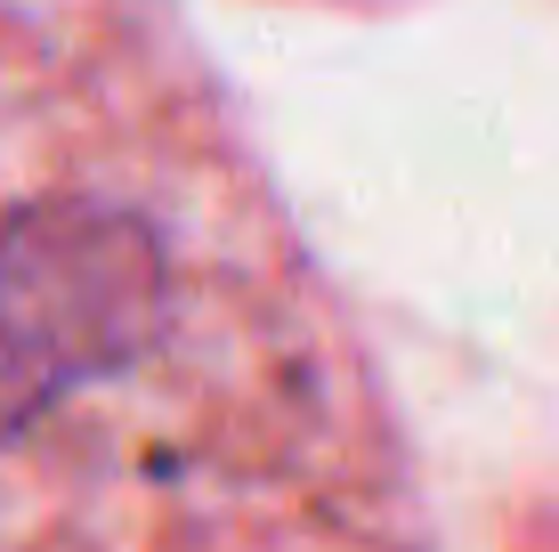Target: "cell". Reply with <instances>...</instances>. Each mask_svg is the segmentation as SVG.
<instances>
[{"instance_id": "cell-1", "label": "cell", "mask_w": 559, "mask_h": 552, "mask_svg": "<svg viewBox=\"0 0 559 552\" xmlns=\"http://www.w3.org/2000/svg\"><path fill=\"white\" fill-rule=\"evenodd\" d=\"M0 552H430L373 357L243 179L0 98Z\"/></svg>"}]
</instances>
